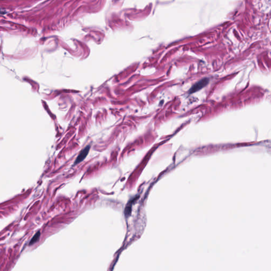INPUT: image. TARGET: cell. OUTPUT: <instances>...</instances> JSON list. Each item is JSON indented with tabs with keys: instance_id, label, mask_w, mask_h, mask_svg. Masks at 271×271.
<instances>
[{
	"instance_id": "1",
	"label": "cell",
	"mask_w": 271,
	"mask_h": 271,
	"mask_svg": "<svg viewBox=\"0 0 271 271\" xmlns=\"http://www.w3.org/2000/svg\"><path fill=\"white\" fill-rule=\"evenodd\" d=\"M209 82V80L208 78H204L201 80H200L198 83L195 84L190 90V93H192L195 92H197L198 90H201V88H204L206 86Z\"/></svg>"
},
{
	"instance_id": "2",
	"label": "cell",
	"mask_w": 271,
	"mask_h": 271,
	"mask_svg": "<svg viewBox=\"0 0 271 271\" xmlns=\"http://www.w3.org/2000/svg\"><path fill=\"white\" fill-rule=\"evenodd\" d=\"M90 149V146H88L87 147H86L83 150H82V152L78 155V156H77L76 160L75 161L74 165L77 164L84 160V159L86 158V157L87 156Z\"/></svg>"
},
{
	"instance_id": "3",
	"label": "cell",
	"mask_w": 271,
	"mask_h": 271,
	"mask_svg": "<svg viewBox=\"0 0 271 271\" xmlns=\"http://www.w3.org/2000/svg\"><path fill=\"white\" fill-rule=\"evenodd\" d=\"M40 232L39 231L38 233H36V234L34 236V237L32 238V239L31 240L30 243V245L33 244L35 243L37 241H38L39 238V237H40Z\"/></svg>"
}]
</instances>
